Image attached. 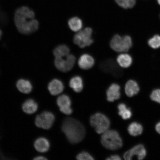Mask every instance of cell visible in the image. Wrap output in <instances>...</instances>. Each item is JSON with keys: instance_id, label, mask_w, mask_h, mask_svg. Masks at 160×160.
I'll return each mask as SVG.
<instances>
[{"instance_id": "e0dca14e", "label": "cell", "mask_w": 160, "mask_h": 160, "mask_svg": "<svg viewBox=\"0 0 160 160\" xmlns=\"http://www.w3.org/2000/svg\"><path fill=\"white\" fill-rule=\"evenodd\" d=\"M69 85L76 92H81L83 88V79L80 76H74L70 80Z\"/></svg>"}, {"instance_id": "1f68e13d", "label": "cell", "mask_w": 160, "mask_h": 160, "mask_svg": "<svg viewBox=\"0 0 160 160\" xmlns=\"http://www.w3.org/2000/svg\"><path fill=\"white\" fill-rule=\"evenodd\" d=\"M2 31L1 29H0V39H1V37L2 36Z\"/></svg>"}, {"instance_id": "44dd1931", "label": "cell", "mask_w": 160, "mask_h": 160, "mask_svg": "<svg viewBox=\"0 0 160 160\" xmlns=\"http://www.w3.org/2000/svg\"><path fill=\"white\" fill-rule=\"evenodd\" d=\"M128 131L130 135L136 137L141 134L143 131V128L141 124L133 122L129 125Z\"/></svg>"}, {"instance_id": "52a82bcc", "label": "cell", "mask_w": 160, "mask_h": 160, "mask_svg": "<svg viewBox=\"0 0 160 160\" xmlns=\"http://www.w3.org/2000/svg\"><path fill=\"white\" fill-rule=\"evenodd\" d=\"M75 62V56L69 54L66 57L55 58L54 63L55 67L58 70L66 72L71 71L74 66Z\"/></svg>"}, {"instance_id": "9c48e42d", "label": "cell", "mask_w": 160, "mask_h": 160, "mask_svg": "<svg viewBox=\"0 0 160 160\" xmlns=\"http://www.w3.org/2000/svg\"><path fill=\"white\" fill-rule=\"evenodd\" d=\"M147 155V151L143 145L139 144L135 146L131 149L126 152L123 158L126 160H131L134 156H137L138 159L142 160Z\"/></svg>"}, {"instance_id": "7402d4cb", "label": "cell", "mask_w": 160, "mask_h": 160, "mask_svg": "<svg viewBox=\"0 0 160 160\" xmlns=\"http://www.w3.org/2000/svg\"><path fill=\"white\" fill-rule=\"evenodd\" d=\"M69 27L72 31L77 32L81 31L83 27V22L79 18L74 17L70 19L68 22Z\"/></svg>"}, {"instance_id": "6da1fadb", "label": "cell", "mask_w": 160, "mask_h": 160, "mask_svg": "<svg viewBox=\"0 0 160 160\" xmlns=\"http://www.w3.org/2000/svg\"><path fill=\"white\" fill-rule=\"evenodd\" d=\"M35 17L34 12L25 6L16 10L14 21L20 33L25 35L30 34L38 29L39 22L34 18Z\"/></svg>"}, {"instance_id": "9a60e30c", "label": "cell", "mask_w": 160, "mask_h": 160, "mask_svg": "<svg viewBox=\"0 0 160 160\" xmlns=\"http://www.w3.org/2000/svg\"><path fill=\"white\" fill-rule=\"evenodd\" d=\"M140 88L138 84L135 81L130 80L126 83L125 92L126 95L129 97H133L139 93Z\"/></svg>"}, {"instance_id": "5bb4252c", "label": "cell", "mask_w": 160, "mask_h": 160, "mask_svg": "<svg viewBox=\"0 0 160 160\" xmlns=\"http://www.w3.org/2000/svg\"><path fill=\"white\" fill-rule=\"evenodd\" d=\"M101 68L103 71L111 73L116 77H119L121 75V72L118 69L113 60H109L101 64Z\"/></svg>"}, {"instance_id": "7c38bea8", "label": "cell", "mask_w": 160, "mask_h": 160, "mask_svg": "<svg viewBox=\"0 0 160 160\" xmlns=\"http://www.w3.org/2000/svg\"><path fill=\"white\" fill-rule=\"evenodd\" d=\"M64 86L61 81L57 79H54L50 82L48 85V89L52 95H59L62 92Z\"/></svg>"}, {"instance_id": "484cf974", "label": "cell", "mask_w": 160, "mask_h": 160, "mask_svg": "<svg viewBox=\"0 0 160 160\" xmlns=\"http://www.w3.org/2000/svg\"><path fill=\"white\" fill-rule=\"evenodd\" d=\"M148 44L150 47L153 49H157L160 48V35H156L150 38L148 41Z\"/></svg>"}, {"instance_id": "83f0119b", "label": "cell", "mask_w": 160, "mask_h": 160, "mask_svg": "<svg viewBox=\"0 0 160 160\" xmlns=\"http://www.w3.org/2000/svg\"><path fill=\"white\" fill-rule=\"evenodd\" d=\"M150 98L152 101L160 104V89L153 90L150 95Z\"/></svg>"}, {"instance_id": "d4e9b609", "label": "cell", "mask_w": 160, "mask_h": 160, "mask_svg": "<svg viewBox=\"0 0 160 160\" xmlns=\"http://www.w3.org/2000/svg\"><path fill=\"white\" fill-rule=\"evenodd\" d=\"M118 5L124 9L131 8L135 5L136 0H115Z\"/></svg>"}, {"instance_id": "4fadbf2b", "label": "cell", "mask_w": 160, "mask_h": 160, "mask_svg": "<svg viewBox=\"0 0 160 160\" xmlns=\"http://www.w3.org/2000/svg\"><path fill=\"white\" fill-rule=\"evenodd\" d=\"M95 61L93 57L88 54H84L79 58L78 64L80 68L88 70L91 68L95 64Z\"/></svg>"}, {"instance_id": "cb8c5ba5", "label": "cell", "mask_w": 160, "mask_h": 160, "mask_svg": "<svg viewBox=\"0 0 160 160\" xmlns=\"http://www.w3.org/2000/svg\"><path fill=\"white\" fill-rule=\"evenodd\" d=\"M70 49L67 46L61 45L58 46L54 50L53 55L55 58H61L66 57L69 54Z\"/></svg>"}, {"instance_id": "ac0fdd59", "label": "cell", "mask_w": 160, "mask_h": 160, "mask_svg": "<svg viewBox=\"0 0 160 160\" xmlns=\"http://www.w3.org/2000/svg\"><path fill=\"white\" fill-rule=\"evenodd\" d=\"M22 109L25 113L28 114H32L37 111L38 105L33 100L28 99L23 104Z\"/></svg>"}, {"instance_id": "30bf717a", "label": "cell", "mask_w": 160, "mask_h": 160, "mask_svg": "<svg viewBox=\"0 0 160 160\" xmlns=\"http://www.w3.org/2000/svg\"><path fill=\"white\" fill-rule=\"evenodd\" d=\"M57 102L61 112L66 115H70L72 113L71 100L68 96L66 95H60L57 99Z\"/></svg>"}, {"instance_id": "3957f363", "label": "cell", "mask_w": 160, "mask_h": 160, "mask_svg": "<svg viewBox=\"0 0 160 160\" xmlns=\"http://www.w3.org/2000/svg\"><path fill=\"white\" fill-rule=\"evenodd\" d=\"M102 144L106 149L116 151L122 147L123 141L119 133L114 130H108L102 134L101 138Z\"/></svg>"}, {"instance_id": "277c9868", "label": "cell", "mask_w": 160, "mask_h": 160, "mask_svg": "<svg viewBox=\"0 0 160 160\" xmlns=\"http://www.w3.org/2000/svg\"><path fill=\"white\" fill-rule=\"evenodd\" d=\"M110 45L113 51L118 52H125L131 49L132 46V41L129 35L121 37L116 34L112 38Z\"/></svg>"}, {"instance_id": "ffe728a7", "label": "cell", "mask_w": 160, "mask_h": 160, "mask_svg": "<svg viewBox=\"0 0 160 160\" xmlns=\"http://www.w3.org/2000/svg\"><path fill=\"white\" fill-rule=\"evenodd\" d=\"M17 87L21 93H29L32 89V86L30 82L24 79H20L17 82Z\"/></svg>"}, {"instance_id": "603a6c76", "label": "cell", "mask_w": 160, "mask_h": 160, "mask_svg": "<svg viewBox=\"0 0 160 160\" xmlns=\"http://www.w3.org/2000/svg\"><path fill=\"white\" fill-rule=\"evenodd\" d=\"M119 115L124 120L131 118L132 112L130 108H127V105L124 103H120L118 106Z\"/></svg>"}, {"instance_id": "4dcf8cb0", "label": "cell", "mask_w": 160, "mask_h": 160, "mask_svg": "<svg viewBox=\"0 0 160 160\" xmlns=\"http://www.w3.org/2000/svg\"><path fill=\"white\" fill-rule=\"evenodd\" d=\"M34 160H47V158H46L45 157H43V156H38V157H36Z\"/></svg>"}, {"instance_id": "8992f818", "label": "cell", "mask_w": 160, "mask_h": 160, "mask_svg": "<svg viewBox=\"0 0 160 160\" xmlns=\"http://www.w3.org/2000/svg\"><path fill=\"white\" fill-rule=\"evenodd\" d=\"M92 35V29L90 28H86L78 32L74 36V43L82 48L86 47H88L93 42Z\"/></svg>"}, {"instance_id": "ba28073f", "label": "cell", "mask_w": 160, "mask_h": 160, "mask_svg": "<svg viewBox=\"0 0 160 160\" xmlns=\"http://www.w3.org/2000/svg\"><path fill=\"white\" fill-rule=\"evenodd\" d=\"M55 120V116L52 113L45 111L37 116L35 123L38 127L47 130L51 128Z\"/></svg>"}, {"instance_id": "8fae6325", "label": "cell", "mask_w": 160, "mask_h": 160, "mask_svg": "<svg viewBox=\"0 0 160 160\" xmlns=\"http://www.w3.org/2000/svg\"><path fill=\"white\" fill-rule=\"evenodd\" d=\"M121 87L117 83L112 84L107 91V99L109 102H113L121 98Z\"/></svg>"}, {"instance_id": "7a4b0ae2", "label": "cell", "mask_w": 160, "mask_h": 160, "mask_svg": "<svg viewBox=\"0 0 160 160\" xmlns=\"http://www.w3.org/2000/svg\"><path fill=\"white\" fill-rule=\"evenodd\" d=\"M62 129L69 142L73 144L80 142L85 137L84 127L79 121L72 118H68L64 120Z\"/></svg>"}, {"instance_id": "d6986e66", "label": "cell", "mask_w": 160, "mask_h": 160, "mask_svg": "<svg viewBox=\"0 0 160 160\" xmlns=\"http://www.w3.org/2000/svg\"><path fill=\"white\" fill-rule=\"evenodd\" d=\"M117 60L120 67L124 68L130 67L133 62L131 56L128 53L121 54L118 56Z\"/></svg>"}, {"instance_id": "d6a6232c", "label": "cell", "mask_w": 160, "mask_h": 160, "mask_svg": "<svg viewBox=\"0 0 160 160\" xmlns=\"http://www.w3.org/2000/svg\"><path fill=\"white\" fill-rule=\"evenodd\" d=\"M158 2L159 3V4L160 5V0H157Z\"/></svg>"}, {"instance_id": "4316f807", "label": "cell", "mask_w": 160, "mask_h": 160, "mask_svg": "<svg viewBox=\"0 0 160 160\" xmlns=\"http://www.w3.org/2000/svg\"><path fill=\"white\" fill-rule=\"evenodd\" d=\"M77 159L78 160H93L94 158L88 152H81L77 156Z\"/></svg>"}, {"instance_id": "f1b7e54d", "label": "cell", "mask_w": 160, "mask_h": 160, "mask_svg": "<svg viewBox=\"0 0 160 160\" xmlns=\"http://www.w3.org/2000/svg\"><path fill=\"white\" fill-rule=\"evenodd\" d=\"M106 159L107 160H121V158L119 155H112L111 157L108 158Z\"/></svg>"}, {"instance_id": "2e32d148", "label": "cell", "mask_w": 160, "mask_h": 160, "mask_svg": "<svg viewBox=\"0 0 160 160\" xmlns=\"http://www.w3.org/2000/svg\"><path fill=\"white\" fill-rule=\"evenodd\" d=\"M34 145L37 151L45 153L49 149L50 144L48 140L45 138L41 137L36 140Z\"/></svg>"}, {"instance_id": "5b68a950", "label": "cell", "mask_w": 160, "mask_h": 160, "mask_svg": "<svg viewBox=\"0 0 160 160\" xmlns=\"http://www.w3.org/2000/svg\"><path fill=\"white\" fill-rule=\"evenodd\" d=\"M90 122L97 133L101 134L108 130L111 122L107 116L101 113H97L91 116Z\"/></svg>"}, {"instance_id": "f546056e", "label": "cell", "mask_w": 160, "mask_h": 160, "mask_svg": "<svg viewBox=\"0 0 160 160\" xmlns=\"http://www.w3.org/2000/svg\"><path fill=\"white\" fill-rule=\"evenodd\" d=\"M155 129L157 132L160 134V121L156 125Z\"/></svg>"}]
</instances>
